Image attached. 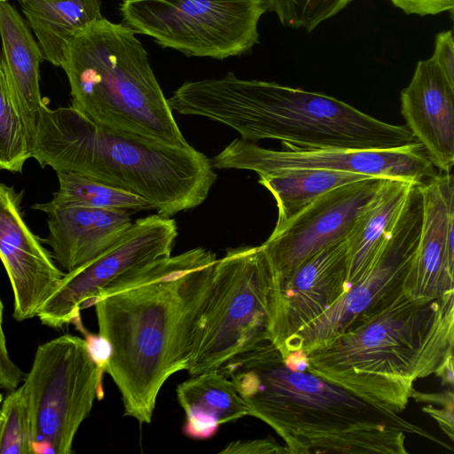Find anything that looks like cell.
<instances>
[{
  "mask_svg": "<svg viewBox=\"0 0 454 454\" xmlns=\"http://www.w3.org/2000/svg\"><path fill=\"white\" fill-rule=\"evenodd\" d=\"M216 261L203 247L170 255L121 278L91 302L98 333L113 348L106 373L124 415L140 424L151 423L167 380L186 370Z\"/></svg>",
  "mask_w": 454,
  "mask_h": 454,
  "instance_id": "obj_1",
  "label": "cell"
},
{
  "mask_svg": "<svg viewBox=\"0 0 454 454\" xmlns=\"http://www.w3.org/2000/svg\"><path fill=\"white\" fill-rule=\"evenodd\" d=\"M219 371L233 383L248 416L270 426L288 454H406L407 434L447 447L424 428L283 357L271 340L235 356Z\"/></svg>",
  "mask_w": 454,
  "mask_h": 454,
  "instance_id": "obj_2",
  "label": "cell"
},
{
  "mask_svg": "<svg viewBox=\"0 0 454 454\" xmlns=\"http://www.w3.org/2000/svg\"><path fill=\"white\" fill-rule=\"evenodd\" d=\"M454 292L413 299L403 292L306 352V368L389 411L403 412L414 382L434 374L453 385Z\"/></svg>",
  "mask_w": 454,
  "mask_h": 454,
  "instance_id": "obj_3",
  "label": "cell"
},
{
  "mask_svg": "<svg viewBox=\"0 0 454 454\" xmlns=\"http://www.w3.org/2000/svg\"><path fill=\"white\" fill-rule=\"evenodd\" d=\"M168 103L172 111L221 122L253 143L276 139L307 150H387L419 142L406 125L381 121L335 98L244 80L231 72L185 82Z\"/></svg>",
  "mask_w": 454,
  "mask_h": 454,
  "instance_id": "obj_4",
  "label": "cell"
},
{
  "mask_svg": "<svg viewBox=\"0 0 454 454\" xmlns=\"http://www.w3.org/2000/svg\"><path fill=\"white\" fill-rule=\"evenodd\" d=\"M31 158L43 168L85 176L134 193L165 216L202 204L217 179L211 160L189 144L166 145L120 134L71 106L41 107Z\"/></svg>",
  "mask_w": 454,
  "mask_h": 454,
  "instance_id": "obj_5",
  "label": "cell"
},
{
  "mask_svg": "<svg viewBox=\"0 0 454 454\" xmlns=\"http://www.w3.org/2000/svg\"><path fill=\"white\" fill-rule=\"evenodd\" d=\"M136 34L104 17L74 33L61 65L70 85L71 106L114 132L186 145Z\"/></svg>",
  "mask_w": 454,
  "mask_h": 454,
  "instance_id": "obj_6",
  "label": "cell"
},
{
  "mask_svg": "<svg viewBox=\"0 0 454 454\" xmlns=\"http://www.w3.org/2000/svg\"><path fill=\"white\" fill-rule=\"evenodd\" d=\"M271 270L262 246L229 248L217 259L194 326L190 376L219 370L270 339Z\"/></svg>",
  "mask_w": 454,
  "mask_h": 454,
  "instance_id": "obj_7",
  "label": "cell"
},
{
  "mask_svg": "<svg viewBox=\"0 0 454 454\" xmlns=\"http://www.w3.org/2000/svg\"><path fill=\"white\" fill-rule=\"evenodd\" d=\"M104 374L84 339L66 333L38 346L22 385L30 408L33 454H70L95 400L103 399Z\"/></svg>",
  "mask_w": 454,
  "mask_h": 454,
  "instance_id": "obj_8",
  "label": "cell"
},
{
  "mask_svg": "<svg viewBox=\"0 0 454 454\" xmlns=\"http://www.w3.org/2000/svg\"><path fill=\"white\" fill-rule=\"evenodd\" d=\"M266 11V0H123L120 5L125 25L136 33L163 48L216 59L257 44Z\"/></svg>",
  "mask_w": 454,
  "mask_h": 454,
  "instance_id": "obj_9",
  "label": "cell"
},
{
  "mask_svg": "<svg viewBox=\"0 0 454 454\" xmlns=\"http://www.w3.org/2000/svg\"><path fill=\"white\" fill-rule=\"evenodd\" d=\"M423 218L419 184H414L390 232L358 281L320 317L298 331L280 353L306 352L392 302L403 292L416 257Z\"/></svg>",
  "mask_w": 454,
  "mask_h": 454,
  "instance_id": "obj_10",
  "label": "cell"
},
{
  "mask_svg": "<svg viewBox=\"0 0 454 454\" xmlns=\"http://www.w3.org/2000/svg\"><path fill=\"white\" fill-rule=\"evenodd\" d=\"M176 221L160 214L140 218L97 257L66 272L40 308L37 317L51 328L82 326L81 310L121 278L171 255Z\"/></svg>",
  "mask_w": 454,
  "mask_h": 454,
  "instance_id": "obj_11",
  "label": "cell"
},
{
  "mask_svg": "<svg viewBox=\"0 0 454 454\" xmlns=\"http://www.w3.org/2000/svg\"><path fill=\"white\" fill-rule=\"evenodd\" d=\"M277 151L236 138L212 160L217 169H245L258 175L287 168H322L424 184L439 172L418 142L387 150L299 149Z\"/></svg>",
  "mask_w": 454,
  "mask_h": 454,
  "instance_id": "obj_12",
  "label": "cell"
},
{
  "mask_svg": "<svg viewBox=\"0 0 454 454\" xmlns=\"http://www.w3.org/2000/svg\"><path fill=\"white\" fill-rule=\"evenodd\" d=\"M347 237L311 254L270 286V339L281 353L288 340L348 289Z\"/></svg>",
  "mask_w": 454,
  "mask_h": 454,
  "instance_id": "obj_13",
  "label": "cell"
},
{
  "mask_svg": "<svg viewBox=\"0 0 454 454\" xmlns=\"http://www.w3.org/2000/svg\"><path fill=\"white\" fill-rule=\"evenodd\" d=\"M384 179L367 178L332 190L273 230L261 245L271 275H285L311 254L348 237Z\"/></svg>",
  "mask_w": 454,
  "mask_h": 454,
  "instance_id": "obj_14",
  "label": "cell"
},
{
  "mask_svg": "<svg viewBox=\"0 0 454 454\" xmlns=\"http://www.w3.org/2000/svg\"><path fill=\"white\" fill-rule=\"evenodd\" d=\"M24 191L0 182V260L13 293V317L25 321L37 313L65 273L43 239L27 224L22 211Z\"/></svg>",
  "mask_w": 454,
  "mask_h": 454,
  "instance_id": "obj_15",
  "label": "cell"
},
{
  "mask_svg": "<svg viewBox=\"0 0 454 454\" xmlns=\"http://www.w3.org/2000/svg\"><path fill=\"white\" fill-rule=\"evenodd\" d=\"M423 218L413 264L403 292L430 300L454 292V179L440 173L419 184Z\"/></svg>",
  "mask_w": 454,
  "mask_h": 454,
  "instance_id": "obj_16",
  "label": "cell"
},
{
  "mask_svg": "<svg viewBox=\"0 0 454 454\" xmlns=\"http://www.w3.org/2000/svg\"><path fill=\"white\" fill-rule=\"evenodd\" d=\"M401 114L440 173L454 165V86L432 58L417 63L401 92Z\"/></svg>",
  "mask_w": 454,
  "mask_h": 454,
  "instance_id": "obj_17",
  "label": "cell"
},
{
  "mask_svg": "<svg viewBox=\"0 0 454 454\" xmlns=\"http://www.w3.org/2000/svg\"><path fill=\"white\" fill-rule=\"evenodd\" d=\"M32 208L47 215L48 235L43 242L51 247L52 258L64 272L99 255L133 223L123 210L59 207L49 201Z\"/></svg>",
  "mask_w": 454,
  "mask_h": 454,
  "instance_id": "obj_18",
  "label": "cell"
},
{
  "mask_svg": "<svg viewBox=\"0 0 454 454\" xmlns=\"http://www.w3.org/2000/svg\"><path fill=\"white\" fill-rule=\"evenodd\" d=\"M0 61L12 102L32 144L41 107L40 63L43 57L27 22L8 1H0Z\"/></svg>",
  "mask_w": 454,
  "mask_h": 454,
  "instance_id": "obj_19",
  "label": "cell"
},
{
  "mask_svg": "<svg viewBox=\"0 0 454 454\" xmlns=\"http://www.w3.org/2000/svg\"><path fill=\"white\" fill-rule=\"evenodd\" d=\"M176 396L185 414L183 432L191 439H209L222 424L248 416L233 383L219 370L191 376L177 386Z\"/></svg>",
  "mask_w": 454,
  "mask_h": 454,
  "instance_id": "obj_20",
  "label": "cell"
},
{
  "mask_svg": "<svg viewBox=\"0 0 454 454\" xmlns=\"http://www.w3.org/2000/svg\"><path fill=\"white\" fill-rule=\"evenodd\" d=\"M414 183L384 179L359 214L347 239L349 246L348 288L360 279L395 225Z\"/></svg>",
  "mask_w": 454,
  "mask_h": 454,
  "instance_id": "obj_21",
  "label": "cell"
},
{
  "mask_svg": "<svg viewBox=\"0 0 454 454\" xmlns=\"http://www.w3.org/2000/svg\"><path fill=\"white\" fill-rule=\"evenodd\" d=\"M26 20L35 35L43 59L63 62L75 32L103 18L100 0H20Z\"/></svg>",
  "mask_w": 454,
  "mask_h": 454,
  "instance_id": "obj_22",
  "label": "cell"
},
{
  "mask_svg": "<svg viewBox=\"0 0 454 454\" xmlns=\"http://www.w3.org/2000/svg\"><path fill=\"white\" fill-rule=\"evenodd\" d=\"M373 176L322 168H287L259 175V184L274 197L278 230L325 193Z\"/></svg>",
  "mask_w": 454,
  "mask_h": 454,
  "instance_id": "obj_23",
  "label": "cell"
},
{
  "mask_svg": "<svg viewBox=\"0 0 454 454\" xmlns=\"http://www.w3.org/2000/svg\"><path fill=\"white\" fill-rule=\"evenodd\" d=\"M59 189L51 204L59 207H85L98 209L153 210L143 198L96 179L68 172H56Z\"/></svg>",
  "mask_w": 454,
  "mask_h": 454,
  "instance_id": "obj_24",
  "label": "cell"
},
{
  "mask_svg": "<svg viewBox=\"0 0 454 454\" xmlns=\"http://www.w3.org/2000/svg\"><path fill=\"white\" fill-rule=\"evenodd\" d=\"M31 142L12 102L0 61V170L22 173Z\"/></svg>",
  "mask_w": 454,
  "mask_h": 454,
  "instance_id": "obj_25",
  "label": "cell"
},
{
  "mask_svg": "<svg viewBox=\"0 0 454 454\" xmlns=\"http://www.w3.org/2000/svg\"><path fill=\"white\" fill-rule=\"evenodd\" d=\"M0 454H33L30 408L22 384L0 404Z\"/></svg>",
  "mask_w": 454,
  "mask_h": 454,
  "instance_id": "obj_26",
  "label": "cell"
},
{
  "mask_svg": "<svg viewBox=\"0 0 454 454\" xmlns=\"http://www.w3.org/2000/svg\"><path fill=\"white\" fill-rule=\"evenodd\" d=\"M352 0H266L267 11L286 27L313 31L342 11Z\"/></svg>",
  "mask_w": 454,
  "mask_h": 454,
  "instance_id": "obj_27",
  "label": "cell"
},
{
  "mask_svg": "<svg viewBox=\"0 0 454 454\" xmlns=\"http://www.w3.org/2000/svg\"><path fill=\"white\" fill-rule=\"evenodd\" d=\"M450 85L454 86V40L452 30L436 35L431 57Z\"/></svg>",
  "mask_w": 454,
  "mask_h": 454,
  "instance_id": "obj_28",
  "label": "cell"
},
{
  "mask_svg": "<svg viewBox=\"0 0 454 454\" xmlns=\"http://www.w3.org/2000/svg\"><path fill=\"white\" fill-rule=\"evenodd\" d=\"M406 14L436 15L444 12L453 14L454 0H390Z\"/></svg>",
  "mask_w": 454,
  "mask_h": 454,
  "instance_id": "obj_29",
  "label": "cell"
},
{
  "mask_svg": "<svg viewBox=\"0 0 454 454\" xmlns=\"http://www.w3.org/2000/svg\"><path fill=\"white\" fill-rule=\"evenodd\" d=\"M221 454H269L288 453L285 447L273 439L234 441L220 451Z\"/></svg>",
  "mask_w": 454,
  "mask_h": 454,
  "instance_id": "obj_30",
  "label": "cell"
},
{
  "mask_svg": "<svg viewBox=\"0 0 454 454\" xmlns=\"http://www.w3.org/2000/svg\"><path fill=\"white\" fill-rule=\"evenodd\" d=\"M80 332L84 335L86 347L92 361L103 374L106 373L113 354L110 342L101 334L89 333L85 328Z\"/></svg>",
  "mask_w": 454,
  "mask_h": 454,
  "instance_id": "obj_31",
  "label": "cell"
},
{
  "mask_svg": "<svg viewBox=\"0 0 454 454\" xmlns=\"http://www.w3.org/2000/svg\"><path fill=\"white\" fill-rule=\"evenodd\" d=\"M25 372L10 357L8 349L0 345V387L8 391L18 387L25 379Z\"/></svg>",
  "mask_w": 454,
  "mask_h": 454,
  "instance_id": "obj_32",
  "label": "cell"
},
{
  "mask_svg": "<svg viewBox=\"0 0 454 454\" xmlns=\"http://www.w3.org/2000/svg\"><path fill=\"white\" fill-rule=\"evenodd\" d=\"M0 388H1V387H0ZM2 401H3V395H2V393L0 392V404H1Z\"/></svg>",
  "mask_w": 454,
  "mask_h": 454,
  "instance_id": "obj_33",
  "label": "cell"
},
{
  "mask_svg": "<svg viewBox=\"0 0 454 454\" xmlns=\"http://www.w3.org/2000/svg\"><path fill=\"white\" fill-rule=\"evenodd\" d=\"M124 1H134V0H124Z\"/></svg>",
  "mask_w": 454,
  "mask_h": 454,
  "instance_id": "obj_34",
  "label": "cell"
},
{
  "mask_svg": "<svg viewBox=\"0 0 454 454\" xmlns=\"http://www.w3.org/2000/svg\"><path fill=\"white\" fill-rule=\"evenodd\" d=\"M0 1H7V0H0Z\"/></svg>",
  "mask_w": 454,
  "mask_h": 454,
  "instance_id": "obj_35",
  "label": "cell"
},
{
  "mask_svg": "<svg viewBox=\"0 0 454 454\" xmlns=\"http://www.w3.org/2000/svg\"><path fill=\"white\" fill-rule=\"evenodd\" d=\"M19 1H20V0H19Z\"/></svg>",
  "mask_w": 454,
  "mask_h": 454,
  "instance_id": "obj_36",
  "label": "cell"
}]
</instances>
